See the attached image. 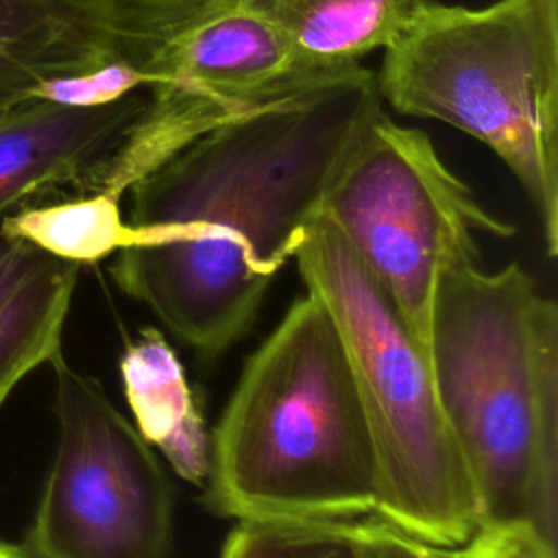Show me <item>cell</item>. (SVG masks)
Instances as JSON below:
<instances>
[{
  "mask_svg": "<svg viewBox=\"0 0 558 558\" xmlns=\"http://www.w3.org/2000/svg\"><path fill=\"white\" fill-rule=\"evenodd\" d=\"M381 107L360 65L181 148L124 194L142 244L111 266L120 290L203 357L233 347Z\"/></svg>",
  "mask_w": 558,
  "mask_h": 558,
  "instance_id": "1",
  "label": "cell"
},
{
  "mask_svg": "<svg viewBox=\"0 0 558 558\" xmlns=\"http://www.w3.org/2000/svg\"><path fill=\"white\" fill-rule=\"evenodd\" d=\"M429 366L480 530L527 532L556 556V301L519 264L449 266L432 307Z\"/></svg>",
  "mask_w": 558,
  "mask_h": 558,
  "instance_id": "2",
  "label": "cell"
},
{
  "mask_svg": "<svg viewBox=\"0 0 558 558\" xmlns=\"http://www.w3.org/2000/svg\"><path fill=\"white\" fill-rule=\"evenodd\" d=\"M207 504L246 523H338L377 510V460L340 333L299 296L248 357L209 438Z\"/></svg>",
  "mask_w": 558,
  "mask_h": 558,
  "instance_id": "3",
  "label": "cell"
},
{
  "mask_svg": "<svg viewBox=\"0 0 558 558\" xmlns=\"http://www.w3.org/2000/svg\"><path fill=\"white\" fill-rule=\"evenodd\" d=\"M381 102L445 122L512 172L558 253V0H497L482 9L427 0L381 48Z\"/></svg>",
  "mask_w": 558,
  "mask_h": 558,
  "instance_id": "4",
  "label": "cell"
},
{
  "mask_svg": "<svg viewBox=\"0 0 558 558\" xmlns=\"http://www.w3.org/2000/svg\"><path fill=\"white\" fill-rule=\"evenodd\" d=\"M307 294L329 312L368 421L375 514L460 547L480 532L471 480L445 421L429 357L333 222L316 211L294 248Z\"/></svg>",
  "mask_w": 558,
  "mask_h": 558,
  "instance_id": "5",
  "label": "cell"
},
{
  "mask_svg": "<svg viewBox=\"0 0 558 558\" xmlns=\"http://www.w3.org/2000/svg\"><path fill=\"white\" fill-rule=\"evenodd\" d=\"M116 59L146 102L85 192L129 187L205 133L288 102L357 65H323L233 0H118Z\"/></svg>",
  "mask_w": 558,
  "mask_h": 558,
  "instance_id": "6",
  "label": "cell"
},
{
  "mask_svg": "<svg viewBox=\"0 0 558 558\" xmlns=\"http://www.w3.org/2000/svg\"><path fill=\"white\" fill-rule=\"evenodd\" d=\"M318 211L349 242L427 357L442 272L480 259L477 233H514L447 168L425 131L397 124L384 107L347 148Z\"/></svg>",
  "mask_w": 558,
  "mask_h": 558,
  "instance_id": "7",
  "label": "cell"
},
{
  "mask_svg": "<svg viewBox=\"0 0 558 558\" xmlns=\"http://www.w3.org/2000/svg\"><path fill=\"white\" fill-rule=\"evenodd\" d=\"M57 445L24 534L39 558H170L172 484L157 451L98 379L61 355Z\"/></svg>",
  "mask_w": 558,
  "mask_h": 558,
  "instance_id": "8",
  "label": "cell"
},
{
  "mask_svg": "<svg viewBox=\"0 0 558 558\" xmlns=\"http://www.w3.org/2000/svg\"><path fill=\"white\" fill-rule=\"evenodd\" d=\"M146 102V89L98 107L26 98L0 111V222L59 190L83 194Z\"/></svg>",
  "mask_w": 558,
  "mask_h": 558,
  "instance_id": "9",
  "label": "cell"
},
{
  "mask_svg": "<svg viewBox=\"0 0 558 558\" xmlns=\"http://www.w3.org/2000/svg\"><path fill=\"white\" fill-rule=\"evenodd\" d=\"M118 0H0V111L116 59Z\"/></svg>",
  "mask_w": 558,
  "mask_h": 558,
  "instance_id": "10",
  "label": "cell"
},
{
  "mask_svg": "<svg viewBox=\"0 0 558 558\" xmlns=\"http://www.w3.org/2000/svg\"><path fill=\"white\" fill-rule=\"evenodd\" d=\"M78 270L0 227V405L31 371L61 355Z\"/></svg>",
  "mask_w": 558,
  "mask_h": 558,
  "instance_id": "11",
  "label": "cell"
},
{
  "mask_svg": "<svg viewBox=\"0 0 558 558\" xmlns=\"http://www.w3.org/2000/svg\"><path fill=\"white\" fill-rule=\"evenodd\" d=\"M133 425L172 471L196 486L209 475V434L183 364L163 333L146 327L120 357Z\"/></svg>",
  "mask_w": 558,
  "mask_h": 558,
  "instance_id": "12",
  "label": "cell"
},
{
  "mask_svg": "<svg viewBox=\"0 0 558 558\" xmlns=\"http://www.w3.org/2000/svg\"><path fill=\"white\" fill-rule=\"evenodd\" d=\"M305 57L351 68L386 48L427 0H233Z\"/></svg>",
  "mask_w": 558,
  "mask_h": 558,
  "instance_id": "13",
  "label": "cell"
},
{
  "mask_svg": "<svg viewBox=\"0 0 558 558\" xmlns=\"http://www.w3.org/2000/svg\"><path fill=\"white\" fill-rule=\"evenodd\" d=\"M122 198L107 192L72 194L52 203H28L0 227L76 266L96 264L142 244V231L122 216Z\"/></svg>",
  "mask_w": 558,
  "mask_h": 558,
  "instance_id": "14",
  "label": "cell"
},
{
  "mask_svg": "<svg viewBox=\"0 0 558 558\" xmlns=\"http://www.w3.org/2000/svg\"><path fill=\"white\" fill-rule=\"evenodd\" d=\"M218 558H357L351 521L246 523L238 521Z\"/></svg>",
  "mask_w": 558,
  "mask_h": 558,
  "instance_id": "15",
  "label": "cell"
},
{
  "mask_svg": "<svg viewBox=\"0 0 558 558\" xmlns=\"http://www.w3.org/2000/svg\"><path fill=\"white\" fill-rule=\"evenodd\" d=\"M137 89H146L144 76L124 61L111 59L92 72L52 78L39 85L31 98H44L68 107H98L120 100Z\"/></svg>",
  "mask_w": 558,
  "mask_h": 558,
  "instance_id": "16",
  "label": "cell"
},
{
  "mask_svg": "<svg viewBox=\"0 0 558 558\" xmlns=\"http://www.w3.org/2000/svg\"><path fill=\"white\" fill-rule=\"evenodd\" d=\"M357 558H471V541L460 547L438 545L375 517L351 521Z\"/></svg>",
  "mask_w": 558,
  "mask_h": 558,
  "instance_id": "17",
  "label": "cell"
},
{
  "mask_svg": "<svg viewBox=\"0 0 558 558\" xmlns=\"http://www.w3.org/2000/svg\"><path fill=\"white\" fill-rule=\"evenodd\" d=\"M471 558H558L532 534L519 530H480L471 541Z\"/></svg>",
  "mask_w": 558,
  "mask_h": 558,
  "instance_id": "18",
  "label": "cell"
},
{
  "mask_svg": "<svg viewBox=\"0 0 558 558\" xmlns=\"http://www.w3.org/2000/svg\"><path fill=\"white\" fill-rule=\"evenodd\" d=\"M0 558H39V556L33 554L24 543L0 538Z\"/></svg>",
  "mask_w": 558,
  "mask_h": 558,
  "instance_id": "19",
  "label": "cell"
}]
</instances>
